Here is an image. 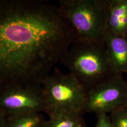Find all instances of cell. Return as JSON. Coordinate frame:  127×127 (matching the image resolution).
Returning <instances> with one entry per match:
<instances>
[{
	"mask_svg": "<svg viewBox=\"0 0 127 127\" xmlns=\"http://www.w3.org/2000/svg\"><path fill=\"white\" fill-rule=\"evenodd\" d=\"M83 127V126H82V125H80V126H79V127Z\"/></svg>",
	"mask_w": 127,
	"mask_h": 127,
	"instance_id": "obj_15",
	"label": "cell"
},
{
	"mask_svg": "<svg viewBox=\"0 0 127 127\" xmlns=\"http://www.w3.org/2000/svg\"><path fill=\"white\" fill-rule=\"evenodd\" d=\"M124 106L125 107H126V108L127 109V101H126V103H125V104Z\"/></svg>",
	"mask_w": 127,
	"mask_h": 127,
	"instance_id": "obj_14",
	"label": "cell"
},
{
	"mask_svg": "<svg viewBox=\"0 0 127 127\" xmlns=\"http://www.w3.org/2000/svg\"><path fill=\"white\" fill-rule=\"evenodd\" d=\"M97 121L95 127H113L107 114H100L97 115Z\"/></svg>",
	"mask_w": 127,
	"mask_h": 127,
	"instance_id": "obj_12",
	"label": "cell"
},
{
	"mask_svg": "<svg viewBox=\"0 0 127 127\" xmlns=\"http://www.w3.org/2000/svg\"><path fill=\"white\" fill-rule=\"evenodd\" d=\"M41 83L48 115L59 111L78 114L84 112L86 92L71 73L57 67Z\"/></svg>",
	"mask_w": 127,
	"mask_h": 127,
	"instance_id": "obj_4",
	"label": "cell"
},
{
	"mask_svg": "<svg viewBox=\"0 0 127 127\" xmlns=\"http://www.w3.org/2000/svg\"><path fill=\"white\" fill-rule=\"evenodd\" d=\"M6 121V116L0 110V127H5Z\"/></svg>",
	"mask_w": 127,
	"mask_h": 127,
	"instance_id": "obj_13",
	"label": "cell"
},
{
	"mask_svg": "<svg viewBox=\"0 0 127 127\" xmlns=\"http://www.w3.org/2000/svg\"><path fill=\"white\" fill-rule=\"evenodd\" d=\"M46 121L42 113L7 117L5 127H43Z\"/></svg>",
	"mask_w": 127,
	"mask_h": 127,
	"instance_id": "obj_10",
	"label": "cell"
},
{
	"mask_svg": "<svg viewBox=\"0 0 127 127\" xmlns=\"http://www.w3.org/2000/svg\"><path fill=\"white\" fill-rule=\"evenodd\" d=\"M60 63L86 93L116 75L110 63L104 38L95 41L75 40Z\"/></svg>",
	"mask_w": 127,
	"mask_h": 127,
	"instance_id": "obj_2",
	"label": "cell"
},
{
	"mask_svg": "<svg viewBox=\"0 0 127 127\" xmlns=\"http://www.w3.org/2000/svg\"><path fill=\"white\" fill-rule=\"evenodd\" d=\"M81 114L65 111H59L48 114L43 127H78L82 125Z\"/></svg>",
	"mask_w": 127,
	"mask_h": 127,
	"instance_id": "obj_9",
	"label": "cell"
},
{
	"mask_svg": "<svg viewBox=\"0 0 127 127\" xmlns=\"http://www.w3.org/2000/svg\"><path fill=\"white\" fill-rule=\"evenodd\" d=\"M109 60L116 74L127 73V35H118L107 28L104 36Z\"/></svg>",
	"mask_w": 127,
	"mask_h": 127,
	"instance_id": "obj_7",
	"label": "cell"
},
{
	"mask_svg": "<svg viewBox=\"0 0 127 127\" xmlns=\"http://www.w3.org/2000/svg\"><path fill=\"white\" fill-rule=\"evenodd\" d=\"M127 100L126 81L122 74H116L87 92L84 112L110 114L123 107Z\"/></svg>",
	"mask_w": 127,
	"mask_h": 127,
	"instance_id": "obj_6",
	"label": "cell"
},
{
	"mask_svg": "<svg viewBox=\"0 0 127 127\" xmlns=\"http://www.w3.org/2000/svg\"><path fill=\"white\" fill-rule=\"evenodd\" d=\"M107 28L114 33L127 35V0H106Z\"/></svg>",
	"mask_w": 127,
	"mask_h": 127,
	"instance_id": "obj_8",
	"label": "cell"
},
{
	"mask_svg": "<svg viewBox=\"0 0 127 127\" xmlns=\"http://www.w3.org/2000/svg\"><path fill=\"white\" fill-rule=\"evenodd\" d=\"M58 6L77 39L95 41L104 38L107 28L106 0H60Z\"/></svg>",
	"mask_w": 127,
	"mask_h": 127,
	"instance_id": "obj_3",
	"label": "cell"
},
{
	"mask_svg": "<svg viewBox=\"0 0 127 127\" xmlns=\"http://www.w3.org/2000/svg\"><path fill=\"white\" fill-rule=\"evenodd\" d=\"M113 127H127V109L123 106L109 114Z\"/></svg>",
	"mask_w": 127,
	"mask_h": 127,
	"instance_id": "obj_11",
	"label": "cell"
},
{
	"mask_svg": "<svg viewBox=\"0 0 127 127\" xmlns=\"http://www.w3.org/2000/svg\"><path fill=\"white\" fill-rule=\"evenodd\" d=\"M0 110L7 117L46 113L47 105L41 84L13 85L0 90Z\"/></svg>",
	"mask_w": 127,
	"mask_h": 127,
	"instance_id": "obj_5",
	"label": "cell"
},
{
	"mask_svg": "<svg viewBox=\"0 0 127 127\" xmlns=\"http://www.w3.org/2000/svg\"><path fill=\"white\" fill-rule=\"evenodd\" d=\"M76 39L59 6L0 0V90L41 84Z\"/></svg>",
	"mask_w": 127,
	"mask_h": 127,
	"instance_id": "obj_1",
	"label": "cell"
},
{
	"mask_svg": "<svg viewBox=\"0 0 127 127\" xmlns=\"http://www.w3.org/2000/svg\"><path fill=\"white\" fill-rule=\"evenodd\" d=\"M126 82H127V81H126Z\"/></svg>",
	"mask_w": 127,
	"mask_h": 127,
	"instance_id": "obj_16",
	"label": "cell"
}]
</instances>
